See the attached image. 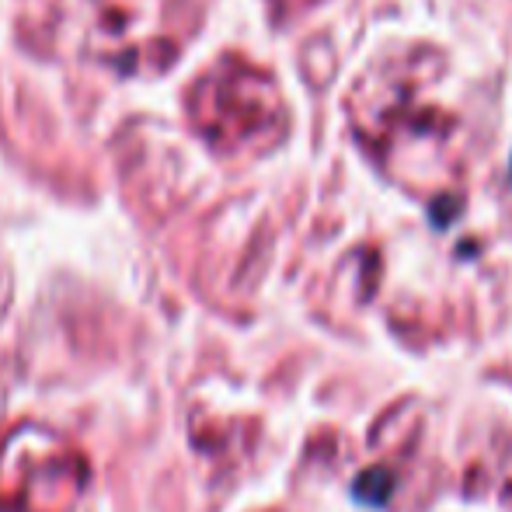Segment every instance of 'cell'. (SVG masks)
<instances>
[{"label":"cell","instance_id":"2","mask_svg":"<svg viewBox=\"0 0 512 512\" xmlns=\"http://www.w3.org/2000/svg\"><path fill=\"white\" fill-rule=\"evenodd\" d=\"M509 182H512V171H509Z\"/></svg>","mask_w":512,"mask_h":512},{"label":"cell","instance_id":"1","mask_svg":"<svg viewBox=\"0 0 512 512\" xmlns=\"http://www.w3.org/2000/svg\"><path fill=\"white\" fill-rule=\"evenodd\" d=\"M391 492H394V474L387 467H370V471H363L352 481V499L359 506H387Z\"/></svg>","mask_w":512,"mask_h":512}]
</instances>
